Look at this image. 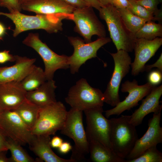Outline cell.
Here are the masks:
<instances>
[{"instance_id": "obj_1", "label": "cell", "mask_w": 162, "mask_h": 162, "mask_svg": "<svg viewBox=\"0 0 162 162\" xmlns=\"http://www.w3.org/2000/svg\"><path fill=\"white\" fill-rule=\"evenodd\" d=\"M0 15L5 16L13 22L15 25L13 34L14 37L25 31L34 29H41L49 33H56L62 30L63 20L72 19L71 16L64 14H36L31 16L23 14L20 12H0Z\"/></svg>"}, {"instance_id": "obj_2", "label": "cell", "mask_w": 162, "mask_h": 162, "mask_svg": "<svg viewBox=\"0 0 162 162\" xmlns=\"http://www.w3.org/2000/svg\"><path fill=\"white\" fill-rule=\"evenodd\" d=\"M82 111L71 108L68 111L61 134L72 139L74 142L70 159L75 162L87 161L85 155L89 153L88 142L82 121Z\"/></svg>"}, {"instance_id": "obj_3", "label": "cell", "mask_w": 162, "mask_h": 162, "mask_svg": "<svg viewBox=\"0 0 162 162\" xmlns=\"http://www.w3.org/2000/svg\"><path fill=\"white\" fill-rule=\"evenodd\" d=\"M130 116L122 115L110 119V140L113 152L126 159L138 139L136 126L130 122Z\"/></svg>"}, {"instance_id": "obj_4", "label": "cell", "mask_w": 162, "mask_h": 162, "mask_svg": "<svg viewBox=\"0 0 162 162\" xmlns=\"http://www.w3.org/2000/svg\"><path fill=\"white\" fill-rule=\"evenodd\" d=\"M98 11L100 18L106 24L110 38L117 50L132 52L136 38L126 27L117 9L111 4L101 7Z\"/></svg>"}, {"instance_id": "obj_5", "label": "cell", "mask_w": 162, "mask_h": 162, "mask_svg": "<svg viewBox=\"0 0 162 162\" xmlns=\"http://www.w3.org/2000/svg\"><path fill=\"white\" fill-rule=\"evenodd\" d=\"M71 108L84 111L94 108L103 107V93L92 87L84 78H81L69 89L65 98Z\"/></svg>"}, {"instance_id": "obj_6", "label": "cell", "mask_w": 162, "mask_h": 162, "mask_svg": "<svg viewBox=\"0 0 162 162\" xmlns=\"http://www.w3.org/2000/svg\"><path fill=\"white\" fill-rule=\"evenodd\" d=\"M68 111L60 101L41 107L32 134L35 135H54L60 130L65 121Z\"/></svg>"}, {"instance_id": "obj_7", "label": "cell", "mask_w": 162, "mask_h": 162, "mask_svg": "<svg viewBox=\"0 0 162 162\" xmlns=\"http://www.w3.org/2000/svg\"><path fill=\"white\" fill-rule=\"evenodd\" d=\"M22 43L33 49L42 58L47 80L53 79L54 73L57 70L69 68L68 56L64 55H59L55 53L45 43L41 41L38 33H29L23 40Z\"/></svg>"}, {"instance_id": "obj_8", "label": "cell", "mask_w": 162, "mask_h": 162, "mask_svg": "<svg viewBox=\"0 0 162 162\" xmlns=\"http://www.w3.org/2000/svg\"><path fill=\"white\" fill-rule=\"evenodd\" d=\"M110 54L113 58L114 67L103 96L104 102L115 107L121 101L119 94L120 86L122 80L129 71L132 62L128 52L123 50Z\"/></svg>"}, {"instance_id": "obj_9", "label": "cell", "mask_w": 162, "mask_h": 162, "mask_svg": "<svg viewBox=\"0 0 162 162\" xmlns=\"http://www.w3.org/2000/svg\"><path fill=\"white\" fill-rule=\"evenodd\" d=\"M93 8L88 6L81 8H75L72 20L75 23L74 31L84 38L86 43L91 42L92 36L99 38L106 37V31L104 25L97 16Z\"/></svg>"}, {"instance_id": "obj_10", "label": "cell", "mask_w": 162, "mask_h": 162, "mask_svg": "<svg viewBox=\"0 0 162 162\" xmlns=\"http://www.w3.org/2000/svg\"><path fill=\"white\" fill-rule=\"evenodd\" d=\"M0 130L5 137L21 145H29L34 137L14 110H4L0 115Z\"/></svg>"}, {"instance_id": "obj_11", "label": "cell", "mask_w": 162, "mask_h": 162, "mask_svg": "<svg viewBox=\"0 0 162 162\" xmlns=\"http://www.w3.org/2000/svg\"><path fill=\"white\" fill-rule=\"evenodd\" d=\"M68 39L74 48L73 54L68 58L69 68L73 74L78 72L80 66L87 60L97 57L98 50L111 41L110 38L106 37L99 38L94 41L86 43L77 37H69Z\"/></svg>"}, {"instance_id": "obj_12", "label": "cell", "mask_w": 162, "mask_h": 162, "mask_svg": "<svg viewBox=\"0 0 162 162\" xmlns=\"http://www.w3.org/2000/svg\"><path fill=\"white\" fill-rule=\"evenodd\" d=\"M84 112L87 125V135L113 152L110 140V121L103 115V107L90 109Z\"/></svg>"}, {"instance_id": "obj_13", "label": "cell", "mask_w": 162, "mask_h": 162, "mask_svg": "<svg viewBox=\"0 0 162 162\" xmlns=\"http://www.w3.org/2000/svg\"><path fill=\"white\" fill-rule=\"evenodd\" d=\"M154 86L148 82L144 85H139L135 79L131 82L126 80L122 84L121 91L123 92H128V95L114 108L105 111L106 117L119 116L124 111L137 106L138 102L148 95Z\"/></svg>"}, {"instance_id": "obj_14", "label": "cell", "mask_w": 162, "mask_h": 162, "mask_svg": "<svg viewBox=\"0 0 162 162\" xmlns=\"http://www.w3.org/2000/svg\"><path fill=\"white\" fill-rule=\"evenodd\" d=\"M161 111L154 113L148 121V128L144 135L136 142L126 160H132L140 156L148 148L162 142V128L160 125Z\"/></svg>"}, {"instance_id": "obj_15", "label": "cell", "mask_w": 162, "mask_h": 162, "mask_svg": "<svg viewBox=\"0 0 162 162\" xmlns=\"http://www.w3.org/2000/svg\"><path fill=\"white\" fill-rule=\"evenodd\" d=\"M162 45V38L157 37L152 40L136 38L134 50L135 58L132 62L131 74L135 76L144 71L146 62L153 56Z\"/></svg>"}, {"instance_id": "obj_16", "label": "cell", "mask_w": 162, "mask_h": 162, "mask_svg": "<svg viewBox=\"0 0 162 162\" xmlns=\"http://www.w3.org/2000/svg\"><path fill=\"white\" fill-rule=\"evenodd\" d=\"M21 7L22 10L36 14H64L72 17L75 8L63 0H28L22 4Z\"/></svg>"}, {"instance_id": "obj_17", "label": "cell", "mask_w": 162, "mask_h": 162, "mask_svg": "<svg viewBox=\"0 0 162 162\" xmlns=\"http://www.w3.org/2000/svg\"><path fill=\"white\" fill-rule=\"evenodd\" d=\"M15 63L11 66L0 67V84L21 81L35 66V58L14 56Z\"/></svg>"}, {"instance_id": "obj_18", "label": "cell", "mask_w": 162, "mask_h": 162, "mask_svg": "<svg viewBox=\"0 0 162 162\" xmlns=\"http://www.w3.org/2000/svg\"><path fill=\"white\" fill-rule=\"evenodd\" d=\"M27 92L20 82L0 84V104L4 110H14L26 100Z\"/></svg>"}, {"instance_id": "obj_19", "label": "cell", "mask_w": 162, "mask_h": 162, "mask_svg": "<svg viewBox=\"0 0 162 162\" xmlns=\"http://www.w3.org/2000/svg\"><path fill=\"white\" fill-rule=\"evenodd\" d=\"M162 94V85L154 86L143 100L139 108L130 115V122L136 127L141 124L144 118L148 114L161 111L162 106L160 104V99Z\"/></svg>"}, {"instance_id": "obj_20", "label": "cell", "mask_w": 162, "mask_h": 162, "mask_svg": "<svg viewBox=\"0 0 162 162\" xmlns=\"http://www.w3.org/2000/svg\"><path fill=\"white\" fill-rule=\"evenodd\" d=\"M49 135H35L29 145L30 149L42 161L46 162H74L70 159L61 158L53 151L50 145Z\"/></svg>"}, {"instance_id": "obj_21", "label": "cell", "mask_w": 162, "mask_h": 162, "mask_svg": "<svg viewBox=\"0 0 162 162\" xmlns=\"http://www.w3.org/2000/svg\"><path fill=\"white\" fill-rule=\"evenodd\" d=\"M57 88L53 79L46 80L36 89L27 92L26 99L40 107L57 101L55 91Z\"/></svg>"}, {"instance_id": "obj_22", "label": "cell", "mask_w": 162, "mask_h": 162, "mask_svg": "<svg viewBox=\"0 0 162 162\" xmlns=\"http://www.w3.org/2000/svg\"><path fill=\"white\" fill-rule=\"evenodd\" d=\"M90 160L93 162H126V160L98 141L87 136Z\"/></svg>"}, {"instance_id": "obj_23", "label": "cell", "mask_w": 162, "mask_h": 162, "mask_svg": "<svg viewBox=\"0 0 162 162\" xmlns=\"http://www.w3.org/2000/svg\"><path fill=\"white\" fill-rule=\"evenodd\" d=\"M40 108L26 99L14 110L32 131L37 121Z\"/></svg>"}, {"instance_id": "obj_24", "label": "cell", "mask_w": 162, "mask_h": 162, "mask_svg": "<svg viewBox=\"0 0 162 162\" xmlns=\"http://www.w3.org/2000/svg\"><path fill=\"white\" fill-rule=\"evenodd\" d=\"M46 80L44 70L35 65L20 82L24 90L28 92L36 89Z\"/></svg>"}, {"instance_id": "obj_25", "label": "cell", "mask_w": 162, "mask_h": 162, "mask_svg": "<svg viewBox=\"0 0 162 162\" xmlns=\"http://www.w3.org/2000/svg\"><path fill=\"white\" fill-rule=\"evenodd\" d=\"M117 9L126 28L134 35L147 22L134 14L127 8Z\"/></svg>"}, {"instance_id": "obj_26", "label": "cell", "mask_w": 162, "mask_h": 162, "mask_svg": "<svg viewBox=\"0 0 162 162\" xmlns=\"http://www.w3.org/2000/svg\"><path fill=\"white\" fill-rule=\"evenodd\" d=\"M136 38H144L152 40L162 37V26L152 21H148L135 34Z\"/></svg>"}, {"instance_id": "obj_27", "label": "cell", "mask_w": 162, "mask_h": 162, "mask_svg": "<svg viewBox=\"0 0 162 162\" xmlns=\"http://www.w3.org/2000/svg\"><path fill=\"white\" fill-rule=\"evenodd\" d=\"M8 150L11 152L10 162H34L36 161L23 148L21 145L10 139L7 140Z\"/></svg>"}, {"instance_id": "obj_28", "label": "cell", "mask_w": 162, "mask_h": 162, "mask_svg": "<svg viewBox=\"0 0 162 162\" xmlns=\"http://www.w3.org/2000/svg\"><path fill=\"white\" fill-rule=\"evenodd\" d=\"M162 162V153L158 149L157 146L148 148L136 158L126 161V162Z\"/></svg>"}, {"instance_id": "obj_29", "label": "cell", "mask_w": 162, "mask_h": 162, "mask_svg": "<svg viewBox=\"0 0 162 162\" xmlns=\"http://www.w3.org/2000/svg\"><path fill=\"white\" fill-rule=\"evenodd\" d=\"M137 4L144 7L154 16L155 20L162 21V8L158 9L159 0H134Z\"/></svg>"}, {"instance_id": "obj_30", "label": "cell", "mask_w": 162, "mask_h": 162, "mask_svg": "<svg viewBox=\"0 0 162 162\" xmlns=\"http://www.w3.org/2000/svg\"><path fill=\"white\" fill-rule=\"evenodd\" d=\"M130 4L127 8L131 12L147 21H155L154 15L141 5L136 3L134 0H129Z\"/></svg>"}, {"instance_id": "obj_31", "label": "cell", "mask_w": 162, "mask_h": 162, "mask_svg": "<svg viewBox=\"0 0 162 162\" xmlns=\"http://www.w3.org/2000/svg\"><path fill=\"white\" fill-rule=\"evenodd\" d=\"M0 7L6 8L10 13L21 12L22 10L17 0H0Z\"/></svg>"}, {"instance_id": "obj_32", "label": "cell", "mask_w": 162, "mask_h": 162, "mask_svg": "<svg viewBox=\"0 0 162 162\" xmlns=\"http://www.w3.org/2000/svg\"><path fill=\"white\" fill-rule=\"evenodd\" d=\"M162 72L158 70L150 72L148 77V82L154 86L160 84L162 80Z\"/></svg>"}, {"instance_id": "obj_33", "label": "cell", "mask_w": 162, "mask_h": 162, "mask_svg": "<svg viewBox=\"0 0 162 162\" xmlns=\"http://www.w3.org/2000/svg\"><path fill=\"white\" fill-rule=\"evenodd\" d=\"M14 56L10 54L9 50H6L0 51V64H4L7 62H14Z\"/></svg>"}, {"instance_id": "obj_34", "label": "cell", "mask_w": 162, "mask_h": 162, "mask_svg": "<svg viewBox=\"0 0 162 162\" xmlns=\"http://www.w3.org/2000/svg\"><path fill=\"white\" fill-rule=\"evenodd\" d=\"M63 0L67 4L75 8H82L89 6L83 0Z\"/></svg>"}, {"instance_id": "obj_35", "label": "cell", "mask_w": 162, "mask_h": 162, "mask_svg": "<svg viewBox=\"0 0 162 162\" xmlns=\"http://www.w3.org/2000/svg\"><path fill=\"white\" fill-rule=\"evenodd\" d=\"M157 68L158 70L162 72V54L161 53L160 56L157 61L153 64L145 65L144 71L149 72L151 69L154 68Z\"/></svg>"}, {"instance_id": "obj_36", "label": "cell", "mask_w": 162, "mask_h": 162, "mask_svg": "<svg viewBox=\"0 0 162 162\" xmlns=\"http://www.w3.org/2000/svg\"><path fill=\"white\" fill-rule=\"evenodd\" d=\"M112 4L116 9L127 8L130 3L129 0H112Z\"/></svg>"}, {"instance_id": "obj_37", "label": "cell", "mask_w": 162, "mask_h": 162, "mask_svg": "<svg viewBox=\"0 0 162 162\" xmlns=\"http://www.w3.org/2000/svg\"><path fill=\"white\" fill-rule=\"evenodd\" d=\"M72 146L70 143L65 142H63L60 146L58 148L59 152L61 153L65 154L71 150Z\"/></svg>"}, {"instance_id": "obj_38", "label": "cell", "mask_w": 162, "mask_h": 162, "mask_svg": "<svg viewBox=\"0 0 162 162\" xmlns=\"http://www.w3.org/2000/svg\"><path fill=\"white\" fill-rule=\"evenodd\" d=\"M63 142V140L62 138L58 136H55L50 140V145L52 148H58Z\"/></svg>"}, {"instance_id": "obj_39", "label": "cell", "mask_w": 162, "mask_h": 162, "mask_svg": "<svg viewBox=\"0 0 162 162\" xmlns=\"http://www.w3.org/2000/svg\"><path fill=\"white\" fill-rule=\"evenodd\" d=\"M8 150L7 146V140L5 136L0 130V152Z\"/></svg>"}, {"instance_id": "obj_40", "label": "cell", "mask_w": 162, "mask_h": 162, "mask_svg": "<svg viewBox=\"0 0 162 162\" xmlns=\"http://www.w3.org/2000/svg\"><path fill=\"white\" fill-rule=\"evenodd\" d=\"M90 6L99 10L101 6L98 0H83Z\"/></svg>"}, {"instance_id": "obj_41", "label": "cell", "mask_w": 162, "mask_h": 162, "mask_svg": "<svg viewBox=\"0 0 162 162\" xmlns=\"http://www.w3.org/2000/svg\"><path fill=\"white\" fill-rule=\"evenodd\" d=\"M6 31L7 28L2 23L0 22V40L2 39L6 34Z\"/></svg>"}, {"instance_id": "obj_42", "label": "cell", "mask_w": 162, "mask_h": 162, "mask_svg": "<svg viewBox=\"0 0 162 162\" xmlns=\"http://www.w3.org/2000/svg\"><path fill=\"white\" fill-rule=\"evenodd\" d=\"M6 151L0 152V162H10L9 158L7 157Z\"/></svg>"}, {"instance_id": "obj_43", "label": "cell", "mask_w": 162, "mask_h": 162, "mask_svg": "<svg viewBox=\"0 0 162 162\" xmlns=\"http://www.w3.org/2000/svg\"><path fill=\"white\" fill-rule=\"evenodd\" d=\"M101 7L112 4V0H98Z\"/></svg>"}, {"instance_id": "obj_44", "label": "cell", "mask_w": 162, "mask_h": 162, "mask_svg": "<svg viewBox=\"0 0 162 162\" xmlns=\"http://www.w3.org/2000/svg\"><path fill=\"white\" fill-rule=\"evenodd\" d=\"M18 1L21 6V5L23 3L28 0H17Z\"/></svg>"}, {"instance_id": "obj_45", "label": "cell", "mask_w": 162, "mask_h": 162, "mask_svg": "<svg viewBox=\"0 0 162 162\" xmlns=\"http://www.w3.org/2000/svg\"><path fill=\"white\" fill-rule=\"evenodd\" d=\"M4 110L3 109L0 104V115L2 113Z\"/></svg>"}, {"instance_id": "obj_46", "label": "cell", "mask_w": 162, "mask_h": 162, "mask_svg": "<svg viewBox=\"0 0 162 162\" xmlns=\"http://www.w3.org/2000/svg\"><path fill=\"white\" fill-rule=\"evenodd\" d=\"M162 0H159L160 3H161L162 2Z\"/></svg>"}]
</instances>
